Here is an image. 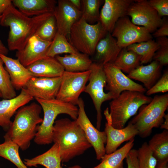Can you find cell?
<instances>
[{
    "mask_svg": "<svg viewBox=\"0 0 168 168\" xmlns=\"http://www.w3.org/2000/svg\"><path fill=\"white\" fill-rule=\"evenodd\" d=\"M53 13H48L32 17L26 16L12 3L2 15L0 25L9 27L8 49L18 51L22 49L34 35L41 25Z\"/></svg>",
    "mask_w": 168,
    "mask_h": 168,
    "instance_id": "cell-1",
    "label": "cell"
},
{
    "mask_svg": "<svg viewBox=\"0 0 168 168\" xmlns=\"http://www.w3.org/2000/svg\"><path fill=\"white\" fill-rule=\"evenodd\" d=\"M53 142L58 146L62 162H67L92 147L76 120L68 118L55 121Z\"/></svg>",
    "mask_w": 168,
    "mask_h": 168,
    "instance_id": "cell-2",
    "label": "cell"
},
{
    "mask_svg": "<svg viewBox=\"0 0 168 168\" xmlns=\"http://www.w3.org/2000/svg\"><path fill=\"white\" fill-rule=\"evenodd\" d=\"M42 110L41 106L35 102L20 108L4 136V140L12 141L22 151L27 149L35 136L38 125L42 122L40 116Z\"/></svg>",
    "mask_w": 168,
    "mask_h": 168,
    "instance_id": "cell-3",
    "label": "cell"
},
{
    "mask_svg": "<svg viewBox=\"0 0 168 168\" xmlns=\"http://www.w3.org/2000/svg\"><path fill=\"white\" fill-rule=\"evenodd\" d=\"M35 100L41 106L44 116L42 122L38 127L34 142L39 145L49 144L53 142V128L57 116L60 114H66L73 120H76L78 116V107L56 98Z\"/></svg>",
    "mask_w": 168,
    "mask_h": 168,
    "instance_id": "cell-4",
    "label": "cell"
},
{
    "mask_svg": "<svg viewBox=\"0 0 168 168\" xmlns=\"http://www.w3.org/2000/svg\"><path fill=\"white\" fill-rule=\"evenodd\" d=\"M168 106V94L156 95L148 104L142 106L129 122L142 138L148 137L153 129L160 127Z\"/></svg>",
    "mask_w": 168,
    "mask_h": 168,
    "instance_id": "cell-5",
    "label": "cell"
},
{
    "mask_svg": "<svg viewBox=\"0 0 168 168\" xmlns=\"http://www.w3.org/2000/svg\"><path fill=\"white\" fill-rule=\"evenodd\" d=\"M151 97L139 92L126 91L109 103L112 125L117 129L125 127L127 122L135 115L142 105L149 103Z\"/></svg>",
    "mask_w": 168,
    "mask_h": 168,
    "instance_id": "cell-6",
    "label": "cell"
},
{
    "mask_svg": "<svg viewBox=\"0 0 168 168\" xmlns=\"http://www.w3.org/2000/svg\"><path fill=\"white\" fill-rule=\"evenodd\" d=\"M107 33L100 21L91 24L81 17L72 27L68 40L78 52L92 55L98 43Z\"/></svg>",
    "mask_w": 168,
    "mask_h": 168,
    "instance_id": "cell-7",
    "label": "cell"
},
{
    "mask_svg": "<svg viewBox=\"0 0 168 168\" xmlns=\"http://www.w3.org/2000/svg\"><path fill=\"white\" fill-rule=\"evenodd\" d=\"M103 66L101 63H92L89 70V82L84 91L89 95L92 100L96 112V128L99 130L102 119V105L104 102L113 99L110 93H105L104 91L106 81Z\"/></svg>",
    "mask_w": 168,
    "mask_h": 168,
    "instance_id": "cell-8",
    "label": "cell"
},
{
    "mask_svg": "<svg viewBox=\"0 0 168 168\" xmlns=\"http://www.w3.org/2000/svg\"><path fill=\"white\" fill-rule=\"evenodd\" d=\"M90 70L82 72L65 71L61 76V82L56 98L77 105L80 94L88 81Z\"/></svg>",
    "mask_w": 168,
    "mask_h": 168,
    "instance_id": "cell-9",
    "label": "cell"
},
{
    "mask_svg": "<svg viewBox=\"0 0 168 168\" xmlns=\"http://www.w3.org/2000/svg\"><path fill=\"white\" fill-rule=\"evenodd\" d=\"M111 34L121 48L152 38V35L147 29L133 24L127 16L118 20Z\"/></svg>",
    "mask_w": 168,
    "mask_h": 168,
    "instance_id": "cell-10",
    "label": "cell"
},
{
    "mask_svg": "<svg viewBox=\"0 0 168 168\" xmlns=\"http://www.w3.org/2000/svg\"><path fill=\"white\" fill-rule=\"evenodd\" d=\"M106 85L105 87L113 97H117L123 91H133L144 93L146 89L142 85L133 81L125 75L113 63L104 65Z\"/></svg>",
    "mask_w": 168,
    "mask_h": 168,
    "instance_id": "cell-11",
    "label": "cell"
},
{
    "mask_svg": "<svg viewBox=\"0 0 168 168\" xmlns=\"http://www.w3.org/2000/svg\"><path fill=\"white\" fill-rule=\"evenodd\" d=\"M127 16L134 25L145 28L151 34L161 25L162 18L147 0H134L129 6Z\"/></svg>",
    "mask_w": 168,
    "mask_h": 168,
    "instance_id": "cell-12",
    "label": "cell"
},
{
    "mask_svg": "<svg viewBox=\"0 0 168 168\" xmlns=\"http://www.w3.org/2000/svg\"><path fill=\"white\" fill-rule=\"evenodd\" d=\"M77 105L78 114L76 120L93 148L96 159L101 160L106 154L105 146L107 141L106 133L105 131H100L93 125L86 113L84 102L82 98H79Z\"/></svg>",
    "mask_w": 168,
    "mask_h": 168,
    "instance_id": "cell-13",
    "label": "cell"
},
{
    "mask_svg": "<svg viewBox=\"0 0 168 168\" xmlns=\"http://www.w3.org/2000/svg\"><path fill=\"white\" fill-rule=\"evenodd\" d=\"M104 114L106 120L104 130L107 137L105 148L106 154H108L116 150L124 142L134 139L138 135V131L129 122L126 127L122 129L113 127L108 108L104 111Z\"/></svg>",
    "mask_w": 168,
    "mask_h": 168,
    "instance_id": "cell-14",
    "label": "cell"
},
{
    "mask_svg": "<svg viewBox=\"0 0 168 168\" xmlns=\"http://www.w3.org/2000/svg\"><path fill=\"white\" fill-rule=\"evenodd\" d=\"M133 0H105L100 12V21L106 32L111 33L118 20L127 16Z\"/></svg>",
    "mask_w": 168,
    "mask_h": 168,
    "instance_id": "cell-15",
    "label": "cell"
},
{
    "mask_svg": "<svg viewBox=\"0 0 168 168\" xmlns=\"http://www.w3.org/2000/svg\"><path fill=\"white\" fill-rule=\"evenodd\" d=\"M61 80V77L53 78L33 77L28 81L24 88L35 99H55L59 89Z\"/></svg>",
    "mask_w": 168,
    "mask_h": 168,
    "instance_id": "cell-16",
    "label": "cell"
},
{
    "mask_svg": "<svg viewBox=\"0 0 168 168\" xmlns=\"http://www.w3.org/2000/svg\"><path fill=\"white\" fill-rule=\"evenodd\" d=\"M53 13L56 19L58 32L68 40L72 27L81 17V11L75 7L69 0H58Z\"/></svg>",
    "mask_w": 168,
    "mask_h": 168,
    "instance_id": "cell-17",
    "label": "cell"
},
{
    "mask_svg": "<svg viewBox=\"0 0 168 168\" xmlns=\"http://www.w3.org/2000/svg\"><path fill=\"white\" fill-rule=\"evenodd\" d=\"M52 42L43 40L34 35L22 49L16 51V56L21 63L26 67L47 56V52Z\"/></svg>",
    "mask_w": 168,
    "mask_h": 168,
    "instance_id": "cell-18",
    "label": "cell"
},
{
    "mask_svg": "<svg viewBox=\"0 0 168 168\" xmlns=\"http://www.w3.org/2000/svg\"><path fill=\"white\" fill-rule=\"evenodd\" d=\"M20 94L9 99H3L0 101V126L7 131L12 121L11 119L21 107L26 105L33 99L25 88H22Z\"/></svg>",
    "mask_w": 168,
    "mask_h": 168,
    "instance_id": "cell-19",
    "label": "cell"
},
{
    "mask_svg": "<svg viewBox=\"0 0 168 168\" xmlns=\"http://www.w3.org/2000/svg\"><path fill=\"white\" fill-rule=\"evenodd\" d=\"M0 57L5 65V68L9 74L14 89L19 90L25 88L28 81L34 77L32 74L17 58L13 59L1 54Z\"/></svg>",
    "mask_w": 168,
    "mask_h": 168,
    "instance_id": "cell-20",
    "label": "cell"
},
{
    "mask_svg": "<svg viewBox=\"0 0 168 168\" xmlns=\"http://www.w3.org/2000/svg\"><path fill=\"white\" fill-rule=\"evenodd\" d=\"M34 77L53 78L61 77L65 71L54 57L47 56L26 67Z\"/></svg>",
    "mask_w": 168,
    "mask_h": 168,
    "instance_id": "cell-21",
    "label": "cell"
},
{
    "mask_svg": "<svg viewBox=\"0 0 168 168\" xmlns=\"http://www.w3.org/2000/svg\"><path fill=\"white\" fill-rule=\"evenodd\" d=\"M122 48L118 45L111 33L107 32L98 43L96 48V62L104 65L113 63Z\"/></svg>",
    "mask_w": 168,
    "mask_h": 168,
    "instance_id": "cell-22",
    "label": "cell"
},
{
    "mask_svg": "<svg viewBox=\"0 0 168 168\" xmlns=\"http://www.w3.org/2000/svg\"><path fill=\"white\" fill-rule=\"evenodd\" d=\"M162 67L159 62L153 60L147 65H140L127 76L131 79L142 83L147 90L161 77Z\"/></svg>",
    "mask_w": 168,
    "mask_h": 168,
    "instance_id": "cell-23",
    "label": "cell"
},
{
    "mask_svg": "<svg viewBox=\"0 0 168 168\" xmlns=\"http://www.w3.org/2000/svg\"><path fill=\"white\" fill-rule=\"evenodd\" d=\"M12 2L22 13L30 17L53 13L57 4L54 0H13Z\"/></svg>",
    "mask_w": 168,
    "mask_h": 168,
    "instance_id": "cell-24",
    "label": "cell"
},
{
    "mask_svg": "<svg viewBox=\"0 0 168 168\" xmlns=\"http://www.w3.org/2000/svg\"><path fill=\"white\" fill-rule=\"evenodd\" d=\"M89 55L79 52L75 54L57 56L55 58L62 65L65 71L82 72L89 70L93 63Z\"/></svg>",
    "mask_w": 168,
    "mask_h": 168,
    "instance_id": "cell-25",
    "label": "cell"
},
{
    "mask_svg": "<svg viewBox=\"0 0 168 168\" xmlns=\"http://www.w3.org/2000/svg\"><path fill=\"white\" fill-rule=\"evenodd\" d=\"M23 162L27 166L41 165L46 168H62L59 147L56 143L43 153L31 159H25Z\"/></svg>",
    "mask_w": 168,
    "mask_h": 168,
    "instance_id": "cell-26",
    "label": "cell"
},
{
    "mask_svg": "<svg viewBox=\"0 0 168 168\" xmlns=\"http://www.w3.org/2000/svg\"><path fill=\"white\" fill-rule=\"evenodd\" d=\"M134 139L128 141L119 149L106 154L100 162L92 168H123L124 160L134 145Z\"/></svg>",
    "mask_w": 168,
    "mask_h": 168,
    "instance_id": "cell-27",
    "label": "cell"
},
{
    "mask_svg": "<svg viewBox=\"0 0 168 168\" xmlns=\"http://www.w3.org/2000/svg\"><path fill=\"white\" fill-rule=\"evenodd\" d=\"M140 57L126 47L122 48L113 63L122 72L128 74L141 65Z\"/></svg>",
    "mask_w": 168,
    "mask_h": 168,
    "instance_id": "cell-28",
    "label": "cell"
},
{
    "mask_svg": "<svg viewBox=\"0 0 168 168\" xmlns=\"http://www.w3.org/2000/svg\"><path fill=\"white\" fill-rule=\"evenodd\" d=\"M147 143L158 161L168 159V130L155 134Z\"/></svg>",
    "mask_w": 168,
    "mask_h": 168,
    "instance_id": "cell-29",
    "label": "cell"
},
{
    "mask_svg": "<svg viewBox=\"0 0 168 168\" xmlns=\"http://www.w3.org/2000/svg\"><path fill=\"white\" fill-rule=\"evenodd\" d=\"M126 48L128 50L134 52L140 57L141 64L152 62L159 45L156 41L151 39L132 44Z\"/></svg>",
    "mask_w": 168,
    "mask_h": 168,
    "instance_id": "cell-30",
    "label": "cell"
},
{
    "mask_svg": "<svg viewBox=\"0 0 168 168\" xmlns=\"http://www.w3.org/2000/svg\"><path fill=\"white\" fill-rule=\"evenodd\" d=\"M78 52L70 44L66 36L57 31L48 49L47 56L54 57L59 54H75Z\"/></svg>",
    "mask_w": 168,
    "mask_h": 168,
    "instance_id": "cell-31",
    "label": "cell"
},
{
    "mask_svg": "<svg viewBox=\"0 0 168 168\" xmlns=\"http://www.w3.org/2000/svg\"><path fill=\"white\" fill-rule=\"evenodd\" d=\"M19 146L9 140L0 144V156L14 164L17 168H28L22 161L19 155Z\"/></svg>",
    "mask_w": 168,
    "mask_h": 168,
    "instance_id": "cell-32",
    "label": "cell"
},
{
    "mask_svg": "<svg viewBox=\"0 0 168 168\" xmlns=\"http://www.w3.org/2000/svg\"><path fill=\"white\" fill-rule=\"evenodd\" d=\"M100 0H81V17L87 23L94 24L100 21Z\"/></svg>",
    "mask_w": 168,
    "mask_h": 168,
    "instance_id": "cell-33",
    "label": "cell"
},
{
    "mask_svg": "<svg viewBox=\"0 0 168 168\" xmlns=\"http://www.w3.org/2000/svg\"><path fill=\"white\" fill-rule=\"evenodd\" d=\"M3 62L0 57V93L1 97L5 99L13 98L16 92L10 80L9 74L3 66Z\"/></svg>",
    "mask_w": 168,
    "mask_h": 168,
    "instance_id": "cell-34",
    "label": "cell"
},
{
    "mask_svg": "<svg viewBox=\"0 0 168 168\" xmlns=\"http://www.w3.org/2000/svg\"><path fill=\"white\" fill-rule=\"evenodd\" d=\"M57 31L56 19L53 14L39 27L34 35L43 40L52 42Z\"/></svg>",
    "mask_w": 168,
    "mask_h": 168,
    "instance_id": "cell-35",
    "label": "cell"
},
{
    "mask_svg": "<svg viewBox=\"0 0 168 168\" xmlns=\"http://www.w3.org/2000/svg\"><path fill=\"white\" fill-rule=\"evenodd\" d=\"M137 153L140 168H156L157 160L147 142H144L137 150Z\"/></svg>",
    "mask_w": 168,
    "mask_h": 168,
    "instance_id": "cell-36",
    "label": "cell"
},
{
    "mask_svg": "<svg viewBox=\"0 0 168 168\" xmlns=\"http://www.w3.org/2000/svg\"><path fill=\"white\" fill-rule=\"evenodd\" d=\"M159 48L156 52L153 60L159 62L162 66L168 64V39L166 37L156 38Z\"/></svg>",
    "mask_w": 168,
    "mask_h": 168,
    "instance_id": "cell-37",
    "label": "cell"
},
{
    "mask_svg": "<svg viewBox=\"0 0 168 168\" xmlns=\"http://www.w3.org/2000/svg\"><path fill=\"white\" fill-rule=\"evenodd\" d=\"M168 91V71L166 70L156 83L146 91L148 96L160 92L165 93Z\"/></svg>",
    "mask_w": 168,
    "mask_h": 168,
    "instance_id": "cell-38",
    "label": "cell"
},
{
    "mask_svg": "<svg viewBox=\"0 0 168 168\" xmlns=\"http://www.w3.org/2000/svg\"><path fill=\"white\" fill-rule=\"evenodd\" d=\"M148 1L150 5L161 17L168 16V0H150Z\"/></svg>",
    "mask_w": 168,
    "mask_h": 168,
    "instance_id": "cell-39",
    "label": "cell"
},
{
    "mask_svg": "<svg viewBox=\"0 0 168 168\" xmlns=\"http://www.w3.org/2000/svg\"><path fill=\"white\" fill-rule=\"evenodd\" d=\"M127 168H140L137 150L132 149L125 158Z\"/></svg>",
    "mask_w": 168,
    "mask_h": 168,
    "instance_id": "cell-40",
    "label": "cell"
},
{
    "mask_svg": "<svg viewBox=\"0 0 168 168\" xmlns=\"http://www.w3.org/2000/svg\"><path fill=\"white\" fill-rule=\"evenodd\" d=\"M152 36L156 38L166 37L168 35V21L166 17L162 18V23L160 26L154 32Z\"/></svg>",
    "mask_w": 168,
    "mask_h": 168,
    "instance_id": "cell-41",
    "label": "cell"
},
{
    "mask_svg": "<svg viewBox=\"0 0 168 168\" xmlns=\"http://www.w3.org/2000/svg\"><path fill=\"white\" fill-rule=\"evenodd\" d=\"M12 3L11 0H0V16Z\"/></svg>",
    "mask_w": 168,
    "mask_h": 168,
    "instance_id": "cell-42",
    "label": "cell"
},
{
    "mask_svg": "<svg viewBox=\"0 0 168 168\" xmlns=\"http://www.w3.org/2000/svg\"><path fill=\"white\" fill-rule=\"evenodd\" d=\"M161 129L168 130V114H165L164 117V120L160 126Z\"/></svg>",
    "mask_w": 168,
    "mask_h": 168,
    "instance_id": "cell-43",
    "label": "cell"
},
{
    "mask_svg": "<svg viewBox=\"0 0 168 168\" xmlns=\"http://www.w3.org/2000/svg\"><path fill=\"white\" fill-rule=\"evenodd\" d=\"M2 16V15L0 16V19ZM8 49L4 46L2 41L0 40V54L7 56L8 54Z\"/></svg>",
    "mask_w": 168,
    "mask_h": 168,
    "instance_id": "cell-44",
    "label": "cell"
},
{
    "mask_svg": "<svg viewBox=\"0 0 168 168\" xmlns=\"http://www.w3.org/2000/svg\"><path fill=\"white\" fill-rule=\"evenodd\" d=\"M156 168H168V159L158 161Z\"/></svg>",
    "mask_w": 168,
    "mask_h": 168,
    "instance_id": "cell-45",
    "label": "cell"
},
{
    "mask_svg": "<svg viewBox=\"0 0 168 168\" xmlns=\"http://www.w3.org/2000/svg\"><path fill=\"white\" fill-rule=\"evenodd\" d=\"M71 3L76 9L81 10V0H69Z\"/></svg>",
    "mask_w": 168,
    "mask_h": 168,
    "instance_id": "cell-46",
    "label": "cell"
},
{
    "mask_svg": "<svg viewBox=\"0 0 168 168\" xmlns=\"http://www.w3.org/2000/svg\"><path fill=\"white\" fill-rule=\"evenodd\" d=\"M68 168H83L82 167L78 165H75L68 167Z\"/></svg>",
    "mask_w": 168,
    "mask_h": 168,
    "instance_id": "cell-47",
    "label": "cell"
},
{
    "mask_svg": "<svg viewBox=\"0 0 168 168\" xmlns=\"http://www.w3.org/2000/svg\"><path fill=\"white\" fill-rule=\"evenodd\" d=\"M0 97H1V95L0 93Z\"/></svg>",
    "mask_w": 168,
    "mask_h": 168,
    "instance_id": "cell-48",
    "label": "cell"
}]
</instances>
